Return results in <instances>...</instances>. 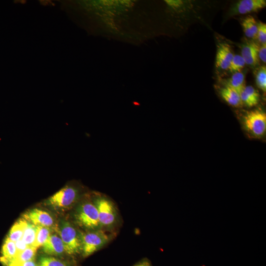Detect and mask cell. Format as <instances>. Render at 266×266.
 I'll return each mask as SVG.
<instances>
[{
	"instance_id": "4316f807",
	"label": "cell",
	"mask_w": 266,
	"mask_h": 266,
	"mask_svg": "<svg viewBox=\"0 0 266 266\" xmlns=\"http://www.w3.org/2000/svg\"><path fill=\"white\" fill-rule=\"evenodd\" d=\"M17 254L21 252L27 248L28 246L25 242L21 238L20 239L14 242Z\"/></svg>"
},
{
	"instance_id": "8992f818",
	"label": "cell",
	"mask_w": 266,
	"mask_h": 266,
	"mask_svg": "<svg viewBox=\"0 0 266 266\" xmlns=\"http://www.w3.org/2000/svg\"><path fill=\"white\" fill-rule=\"evenodd\" d=\"M93 203L97 207L101 227L110 228L116 220L117 212L111 201L100 194H96Z\"/></svg>"
},
{
	"instance_id": "7c38bea8",
	"label": "cell",
	"mask_w": 266,
	"mask_h": 266,
	"mask_svg": "<svg viewBox=\"0 0 266 266\" xmlns=\"http://www.w3.org/2000/svg\"><path fill=\"white\" fill-rule=\"evenodd\" d=\"M240 97L242 104L249 107L256 106L260 100L258 91L252 86H246L240 93Z\"/></svg>"
},
{
	"instance_id": "2e32d148",
	"label": "cell",
	"mask_w": 266,
	"mask_h": 266,
	"mask_svg": "<svg viewBox=\"0 0 266 266\" xmlns=\"http://www.w3.org/2000/svg\"><path fill=\"white\" fill-rule=\"evenodd\" d=\"M225 85L228 86L240 94L246 86L244 74L241 71L233 73L232 76L226 81Z\"/></svg>"
},
{
	"instance_id": "9a60e30c",
	"label": "cell",
	"mask_w": 266,
	"mask_h": 266,
	"mask_svg": "<svg viewBox=\"0 0 266 266\" xmlns=\"http://www.w3.org/2000/svg\"><path fill=\"white\" fill-rule=\"evenodd\" d=\"M241 25L245 36L249 38L257 39L258 32V22L251 15L243 18L241 21Z\"/></svg>"
},
{
	"instance_id": "f1b7e54d",
	"label": "cell",
	"mask_w": 266,
	"mask_h": 266,
	"mask_svg": "<svg viewBox=\"0 0 266 266\" xmlns=\"http://www.w3.org/2000/svg\"><path fill=\"white\" fill-rule=\"evenodd\" d=\"M135 266H150L149 265L146 263H141L140 264H138Z\"/></svg>"
},
{
	"instance_id": "d4e9b609",
	"label": "cell",
	"mask_w": 266,
	"mask_h": 266,
	"mask_svg": "<svg viewBox=\"0 0 266 266\" xmlns=\"http://www.w3.org/2000/svg\"><path fill=\"white\" fill-rule=\"evenodd\" d=\"M258 57L264 63H266V44H262L259 47L258 51Z\"/></svg>"
},
{
	"instance_id": "cb8c5ba5",
	"label": "cell",
	"mask_w": 266,
	"mask_h": 266,
	"mask_svg": "<svg viewBox=\"0 0 266 266\" xmlns=\"http://www.w3.org/2000/svg\"><path fill=\"white\" fill-rule=\"evenodd\" d=\"M262 44H266V24L259 21L258 23L257 37Z\"/></svg>"
},
{
	"instance_id": "5b68a950",
	"label": "cell",
	"mask_w": 266,
	"mask_h": 266,
	"mask_svg": "<svg viewBox=\"0 0 266 266\" xmlns=\"http://www.w3.org/2000/svg\"><path fill=\"white\" fill-rule=\"evenodd\" d=\"M81 252L84 257L91 255L106 244L109 240L108 235L101 230L81 233Z\"/></svg>"
},
{
	"instance_id": "277c9868",
	"label": "cell",
	"mask_w": 266,
	"mask_h": 266,
	"mask_svg": "<svg viewBox=\"0 0 266 266\" xmlns=\"http://www.w3.org/2000/svg\"><path fill=\"white\" fill-rule=\"evenodd\" d=\"M79 193L78 187L68 185L49 198L46 203L54 208H68L76 202Z\"/></svg>"
},
{
	"instance_id": "44dd1931",
	"label": "cell",
	"mask_w": 266,
	"mask_h": 266,
	"mask_svg": "<svg viewBox=\"0 0 266 266\" xmlns=\"http://www.w3.org/2000/svg\"><path fill=\"white\" fill-rule=\"evenodd\" d=\"M255 75L257 87L265 93L266 91V66H262L258 67L255 71Z\"/></svg>"
},
{
	"instance_id": "83f0119b",
	"label": "cell",
	"mask_w": 266,
	"mask_h": 266,
	"mask_svg": "<svg viewBox=\"0 0 266 266\" xmlns=\"http://www.w3.org/2000/svg\"><path fill=\"white\" fill-rule=\"evenodd\" d=\"M166 3L169 6L172 8H177L180 7L182 4L183 3L182 0H166Z\"/></svg>"
},
{
	"instance_id": "30bf717a",
	"label": "cell",
	"mask_w": 266,
	"mask_h": 266,
	"mask_svg": "<svg viewBox=\"0 0 266 266\" xmlns=\"http://www.w3.org/2000/svg\"><path fill=\"white\" fill-rule=\"evenodd\" d=\"M233 56L229 44L226 43H220L218 46L216 52L215 62L216 66L222 69H228Z\"/></svg>"
},
{
	"instance_id": "7402d4cb",
	"label": "cell",
	"mask_w": 266,
	"mask_h": 266,
	"mask_svg": "<svg viewBox=\"0 0 266 266\" xmlns=\"http://www.w3.org/2000/svg\"><path fill=\"white\" fill-rule=\"evenodd\" d=\"M246 63L239 55H234L230 64L228 69L232 73L241 71V70L245 66Z\"/></svg>"
},
{
	"instance_id": "603a6c76",
	"label": "cell",
	"mask_w": 266,
	"mask_h": 266,
	"mask_svg": "<svg viewBox=\"0 0 266 266\" xmlns=\"http://www.w3.org/2000/svg\"><path fill=\"white\" fill-rule=\"evenodd\" d=\"M39 266H71L69 264L52 257H41Z\"/></svg>"
},
{
	"instance_id": "3957f363",
	"label": "cell",
	"mask_w": 266,
	"mask_h": 266,
	"mask_svg": "<svg viewBox=\"0 0 266 266\" xmlns=\"http://www.w3.org/2000/svg\"><path fill=\"white\" fill-rule=\"evenodd\" d=\"M66 253L69 255L81 251V233L70 223L64 221L58 230Z\"/></svg>"
},
{
	"instance_id": "5bb4252c",
	"label": "cell",
	"mask_w": 266,
	"mask_h": 266,
	"mask_svg": "<svg viewBox=\"0 0 266 266\" xmlns=\"http://www.w3.org/2000/svg\"><path fill=\"white\" fill-rule=\"evenodd\" d=\"M17 254L15 242L5 238L2 244L0 261L4 266L10 262Z\"/></svg>"
},
{
	"instance_id": "d6986e66",
	"label": "cell",
	"mask_w": 266,
	"mask_h": 266,
	"mask_svg": "<svg viewBox=\"0 0 266 266\" xmlns=\"http://www.w3.org/2000/svg\"><path fill=\"white\" fill-rule=\"evenodd\" d=\"M50 228L37 226V231L34 241L33 246L38 248L42 246L51 234Z\"/></svg>"
},
{
	"instance_id": "e0dca14e",
	"label": "cell",
	"mask_w": 266,
	"mask_h": 266,
	"mask_svg": "<svg viewBox=\"0 0 266 266\" xmlns=\"http://www.w3.org/2000/svg\"><path fill=\"white\" fill-rule=\"evenodd\" d=\"M26 223L27 221L23 218L17 221L10 229L6 238L14 242L22 238Z\"/></svg>"
},
{
	"instance_id": "ac0fdd59",
	"label": "cell",
	"mask_w": 266,
	"mask_h": 266,
	"mask_svg": "<svg viewBox=\"0 0 266 266\" xmlns=\"http://www.w3.org/2000/svg\"><path fill=\"white\" fill-rule=\"evenodd\" d=\"M37 249V248L33 246H28L24 251L17 254L13 260L7 264L11 262H23L33 261L35 256Z\"/></svg>"
},
{
	"instance_id": "8fae6325",
	"label": "cell",
	"mask_w": 266,
	"mask_h": 266,
	"mask_svg": "<svg viewBox=\"0 0 266 266\" xmlns=\"http://www.w3.org/2000/svg\"><path fill=\"white\" fill-rule=\"evenodd\" d=\"M42 246L44 252L51 256H60L66 252L61 237L56 234H51Z\"/></svg>"
},
{
	"instance_id": "52a82bcc",
	"label": "cell",
	"mask_w": 266,
	"mask_h": 266,
	"mask_svg": "<svg viewBox=\"0 0 266 266\" xmlns=\"http://www.w3.org/2000/svg\"><path fill=\"white\" fill-rule=\"evenodd\" d=\"M266 6V0H240L230 7L228 16L232 17L258 11Z\"/></svg>"
},
{
	"instance_id": "9c48e42d",
	"label": "cell",
	"mask_w": 266,
	"mask_h": 266,
	"mask_svg": "<svg viewBox=\"0 0 266 266\" xmlns=\"http://www.w3.org/2000/svg\"><path fill=\"white\" fill-rule=\"evenodd\" d=\"M259 46L255 42L247 41L241 46V56L246 65L255 67L259 63L258 51Z\"/></svg>"
},
{
	"instance_id": "7a4b0ae2",
	"label": "cell",
	"mask_w": 266,
	"mask_h": 266,
	"mask_svg": "<svg viewBox=\"0 0 266 266\" xmlns=\"http://www.w3.org/2000/svg\"><path fill=\"white\" fill-rule=\"evenodd\" d=\"M244 130L253 138L263 137L266 131V114L260 109L246 112L242 117Z\"/></svg>"
},
{
	"instance_id": "6da1fadb",
	"label": "cell",
	"mask_w": 266,
	"mask_h": 266,
	"mask_svg": "<svg viewBox=\"0 0 266 266\" xmlns=\"http://www.w3.org/2000/svg\"><path fill=\"white\" fill-rule=\"evenodd\" d=\"M74 218L77 223L86 230L95 231L101 228L98 210L93 202L80 203L76 208Z\"/></svg>"
},
{
	"instance_id": "484cf974",
	"label": "cell",
	"mask_w": 266,
	"mask_h": 266,
	"mask_svg": "<svg viewBox=\"0 0 266 266\" xmlns=\"http://www.w3.org/2000/svg\"><path fill=\"white\" fill-rule=\"evenodd\" d=\"M5 266H36V265L33 260L23 262H11Z\"/></svg>"
},
{
	"instance_id": "ffe728a7",
	"label": "cell",
	"mask_w": 266,
	"mask_h": 266,
	"mask_svg": "<svg viewBox=\"0 0 266 266\" xmlns=\"http://www.w3.org/2000/svg\"><path fill=\"white\" fill-rule=\"evenodd\" d=\"M37 226L27 221L22 239L28 246H33L35 238Z\"/></svg>"
},
{
	"instance_id": "ba28073f",
	"label": "cell",
	"mask_w": 266,
	"mask_h": 266,
	"mask_svg": "<svg viewBox=\"0 0 266 266\" xmlns=\"http://www.w3.org/2000/svg\"><path fill=\"white\" fill-rule=\"evenodd\" d=\"M23 218L36 226L50 228L54 225L52 216L46 211L37 208L26 212L23 214Z\"/></svg>"
},
{
	"instance_id": "4fadbf2b",
	"label": "cell",
	"mask_w": 266,
	"mask_h": 266,
	"mask_svg": "<svg viewBox=\"0 0 266 266\" xmlns=\"http://www.w3.org/2000/svg\"><path fill=\"white\" fill-rule=\"evenodd\" d=\"M219 93L221 97L229 105L234 107L242 106L240 94L228 86L225 85L224 87L220 88Z\"/></svg>"
}]
</instances>
